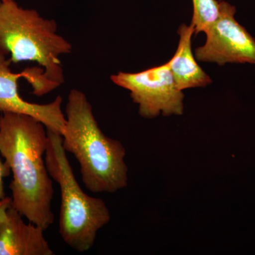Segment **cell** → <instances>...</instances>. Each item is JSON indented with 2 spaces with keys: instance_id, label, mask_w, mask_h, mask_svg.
<instances>
[{
  "instance_id": "1",
  "label": "cell",
  "mask_w": 255,
  "mask_h": 255,
  "mask_svg": "<svg viewBox=\"0 0 255 255\" xmlns=\"http://www.w3.org/2000/svg\"><path fill=\"white\" fill-rule=\"evenodd\" d=\"M48 132L43 124L23 114H0V153L11 169V206L46 231L54 223L53 181L45 153Z\"/></svg>"
},
{
  "instance_id": "2",
  "label": "cell",
  "mask_w": 255,
  "mask_h": 255,
  "mask_svg": "<svg viewBox=\"0 0 255 255\" xmlns=\"http://www.w3.org/2000/svg\"><path fill=\"white\" fill-rule=\"evenodd\" d=\"M65 114L63 146L78 160L85 187L99 194L114 193L127 187L128 168L125 147L101 130L84 92L70 90Z\"/></svg>"
},
{
  "instance_id": "3",
  "label": "cell",
  "mask_w": 255,
  "mask_h": 255,
  "mask_svg": "<svg viewBox=\"0 0 255 255\" xmlns=\"http://www.w3.org/2000/svg\"><path fill=\"white\" fill-rule=\"evenodd\" d=\"M71 43L58 33L55 20L24 9L16 0L0 1V53L11 63L34 62L58 87L65 82L61 55L71 53Z\"/></svg>"
},
{
  "instance_id": "4",
  "label": "cell",
  "mask_w": 255,
  "mask_h": 255,
  "mask_svg": "<svg viewBox=\"0 0 255 255\" xmlns=\"http://www.w3.org/2000/svg\"><path fill=\"white\" fill-rule=\"evenodd\" d=\"M45 161L60 189L59 233L64 243L78 253L95 245L99 231L111 220L109 208L100 198L86 194L78 184L63 146L61 135L47 130Z\"/></svg>"
},
{
  "instance_id": "5",
  "label": "cell",
  "mask_w": 255,
  "mask_h": 255,
  "mask_svg": "<svg viewBox=\"0 0 255 255\" xmlns=\"http://www.w3.org/2000/svg\"><path fill=\"white\" fill-rule=\"evenodd\" d=\"M111 80L130 92L144 118H155L159 114L182 115L184 112V95L176 85L169 62L140 73L119 72L112 75Z\"/></svg>"
},
{
  "instance_id": "6",
  "label": "cell",
  "mask_w": 255,
  "mask_h": 255,
  "mask_svg": "<svg viewBox=\"0 0 255 255\" xmlns=\"http://www.w3.org/2000/svg\"><path fill=\"white\" fill-rule=\"evenodd\" d=\"M236 8L226 1L220 2V14L205 32L206 41L196 48L199 61L255 65V40L235 18Z\"/></svg>"
},
{
  "instance_id": "7",
  "label": "cell",
  "mask_w": 255,
  "mask_h": 255,
  "mask_svg": "<svg viewBox=\"0 0 255 255\" xmlns=\"http://www.w3.org/2000/svg\"><path fill=\"white\" fill-rule=\"evenodd\" d=\"M11 64L6 56L0 53V113L29 116L43 124L47 130L62 135L66 122L62 110L63 97L58 96L44 105L23 100L18 90V80L23 78L22 72L13 73Z\"/></svg>"
},
{
  "instance_id": "8",
  "label": "cell",
  "mask_w": 255,
  "mask_h": 255,
  "mask_svg": "<svg viewBox=\"0 0 255 255\" xmlns=\"http://www.w3.org/2000/svg\"><path fill=\"white\" fill-rule=\"evenodd\" d=\"M10 206L6 219L0 223V255H53L45 230L31 222Z\"/></svg>"
},
{
  "instance_id": "9",
  "label": "cell",
  "mask_w": 255,
  "mask_h": 255,
  "mask_svg": "<svg viewBox=\"0 0 255 255\" xmlns=\"http://www.w3.org/2000/svg\"><path fill=\"white\" fill-rule=\"evenodd\" d=\"M195 32L193 24L179 26V42L177 51L169 60V69L180 90L204 87L211 83V78L196 63L191 50V38Z\"/></svg>"
},
{
  "instance_id": "10",
  "label": "cell",
  "mask_w": 255,
  "mask_h": 255,
  "mask_svg": "<svg viewBox=\"0 0 255 255\" xmlns=\"http://www.w3.org/2000/svg\"><path fill=\"white\" fill-rule=\"evenodd\" d=\"M194 6L192 21L194 33L205 32L218 19L220 14V2L216 0H192Z\"/></svg>"
},
{
  "instance_id": "11",
  "label": "cell",
  "mask_w": 255,
  "mask_h": 255,
  "mask_svg": "<svg viewBox=\"0 0 255 255\" xmlns=\"http://www.w3.org/2000/svg\"><path fill=\"white\" fill-rule=\"evenodd\" d=\"M11 173V169L7 163L0 159V201L6 197L4 191V179Z\"/></svg>"
},
{
  "instance_id": "12",
  "label": "cell",
  "mask_w": 255,
  "mask_h": 255,
  "mask_svg": "<svg viewBox=\"0 0 255 255\" xmlns=\"http://www.w3.org/2000/svg\"><path fill=\"white\" fill-rule=\"evenodd\" d=\"M11 206V198H4L3 200L0 201V223L4 221L7 216V211Z\"/></svg>"
},
{
  "instance_id": "13",
  "label": "cell",
  "mask_w": 255,
  "mask_h": 255,
  "mask_svg": "<svg viewBox=\"0 0 255 255\" xmlns=\"http://www.w3.org/2000/svg\"><path fill=\"white\" fill-rule=\"evenodd\" d=\"M0 1H2V0H0Z\"/></svg>"
}]
</instances>
